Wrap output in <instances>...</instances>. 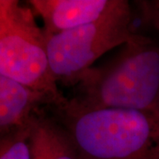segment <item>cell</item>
<instances>
[{"mask_svg":"<svg viewBox=\"0 0 159 159\" xmlns=\"http://www.w3.org/2000/svg\"><path fill=\"white\" fill-rule=\"evenodd\" d=\"M70 102L86 109L159 112V45L140 34L110 61L86 70Z\"/></svg>","mask_w":159,"mask_h":159,"instance_id":"obj_1","label":"cell"},{"mask_svg":"<svg viewBox=\"0 0 159 159\" xmlns=\"http://www.w3.org/2000/svg\"><path fill=\"white\" fill-rule=\"evenodd\" d=\"M55 110L80 159H159V112L81 108L69 99Z\"/></svg>","mask_w":159,"mask_h":159,"instance_id":"obj_2","label":"cell"},{"mask_svg":"<svg viewBox=\"0 0 159 159\" xmlns=\"http://www.w3.org/2000/svg\"><path fill=\"white\" fill-rule=\"evenodd\" d=\"M0 75L45 95L54 109L68 100L51 73L43 29L17 0H0Z\"/></svg>","mask_w":159,"mask_h":159,"instance_id":"obj_3","label":"cell"},{"mask_svg":"<svg viewBox=\"0 0 159 159\" xmlns=\"http://www.w3.org/2000/svg\"><path fill=\"white\" fill-rule=\"evenodd\" d=\"M45 34V33H44ZM128 1L95 22L46 35L51 73L57 81L74 86L79 76L104 53L137 38Z\"/></svg>","mask_w":159,"mask_h":159,"instance_id":"obj_4","label":"cell"},{"mask_svg":"<svg viewBox=\"0 0 159 159\" xmlns=\"http://www.w3.org/2000/svg\"><path fill=\"white\" fill-rule=\"evenodd\" d=\"M124 0H30L32 10L42 18L46 35L95 22L122 5Z\"/></svg>","mask_w":159,"mask_h":159,"instance_id":"obj_5","label":"cell"},{"mask_svg":"<svg viewBox=\"0 0 159 159\" xmlns=\"http://www.w3.org/2000/svg\"><path fill=\"white\" fill-rule=\"evenodd\" d=\"M44 105L45 95L0 75V137L26 125Z\"/></svg>","mask_w":159,"mask_h":159,"instance_id":"obj_6","label":"cell"},{"mask_svg":"<svg viewBox=\"0 0 159 159\" xmlns=\"http://www.w3.org/2000/svg\"><path fill=\"white\" fill-rule=\"evenodd\" d=\"M29 146L31 159H80L65 126L43 113V109L30 120Z\"/></svg>","mask_w":159,"mask_h":159,"instance_id":"obj_7","label":"cell"},{"mask_svg":"<svg viewBox=\"0 0 159 159\" xmlns=\"http://www.w3.org/2000/svg\"><path fill=\"white\" fill-rule=\"evenodd\" d=\"M30 120L26 125L0 137V159H31Z\"/></svg>","mask_w":159,"mask_h":159,"instance_id":"obj_8","label":"cell"},{"mask_svg":"<svg viewBox=\"0 0 159 159\" xmlns=\"http://www.w3.org/2000/svg\"><path fill=\"white\" fill-rule=\"evenodd\" d=\"M143 19L149 23L159 34V0L138 1Z\"/></svg>","mask_w":159,"mask_h":159,"instance_id":"obj_9","label":"cell"},{"mask_svg":"<svg viewBox=\"0 0 159 159\" xmlns=\"http://www.w3.org/2000/svg\"><path fill=\"white\" fill-rule=\"evenodd\" d=\"M158 117H159V114H158Z\"/></svg>","mask_w":159,"mask_h":159,"instance_id":"obj_10","label":"cell"}]
</instances>
